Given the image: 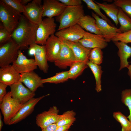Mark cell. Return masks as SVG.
I'll use <instances>...</instances> for the list:
<instances>
[{"mask_svg": "<svg viewBox=\"0 0 131 131\" xmlns=\"http://www.w3.org/2000/svg\"><path fill=\"white\" fill-rule=\"evenodd\" d=\"M39 25L31 22L22 15L17 26L11 34L12 39L19 46L20 50L28 49L36 44Z\"/></svg>", "mask_w": 131, "mask_h": 131, "instance_id": "1", "label": "cell"}, {"mask_svg": "<svg viewBox=\"0 0 131 131\" xmlns=\"http://www.w3.org/2000/svg\"><path fill=\"white\" fill-rule=\"evenodd\" d=\"M85 15L82 5L75 7L66 6L60 15L56 17L59 23L57 31L77 24Z\"/></svg>", "mask_w": 131, "mask_h": 131, "instance_id": "2", "label": "cell"}, {"mask_svg": "<svg viewBox=\"0 0 131 131\" xmlns=\"http://www.w3.org/2000/svg\"><path fill=\"white\" fill-rule=\"evenodd\" d=\"M22 14L0 1V20L4 26L12 33L17 26Z\"/></svg>", "mask_w": 131, "mask_h": 131, "instance_id": "3", "label": "cell"}, {"mask_svg": "<svg viewBox=\"0 0 131 131\" xmlns=\"http://www.w3.org/2000/svg\"><path fill=\"white\" fill-rule=\"evenodd\" d=\"M24 104L13 98L10 91L7 93L0 104V108L5 124L8 125L11 120Z\"/></svg>", "mask_w": 131, "mask_h": 131, "instance_id": "4", "label": "cell"}, {"mask_svg": "<svg viewBox=\"0 0 131 131\" xmlns=\"http://www.w3.org/2000/svg\"><path fill=\"white\" fill-rule=\"evenodd\" d=\"M19 46L12 39L3 44L0 45V67L9 65L17 59Z\"/></svg>", "mask_w": 131, "mask_h": 131, "instance_id": "5", "label": "cell"}, {"mask_svg": "<svg viewBox=\"0 0 131 131\" xmlns=\"http://www.w3.org/2000/svg\"><path fill=\"white\" fill-rule=\"evenodd\" d=\"M56 27L53 18L47 17L43 19L39 25L37 30L36 44L45 45L48 39L55 32Z\"/></svg>", "mask_w": 131, "mask_h": 131, "instance_id": "6", "label": "cell"}, {"mask_svg": "<svg viewBox=\"0 0 131 131\" xmlns=\"http://www.w3.org/2000/svg\"><path fill=\"white\" fill-rule=\"evenodd\" d=\"M23 15L31 22L39 24L42 21L43 5L41 0H33L24 6Z\"/></svg>", "mask_w": 131, "mask_h": 131, "instance_id": "7", "label": "cell"}, {"mask_svg": "<svg viewBox=\"0 0 131 131\" xmlns=\"http://www.w3.org/2000/svg\"><path fill=\"white\" fill-rule=\"evenodd\" d=\"M61 41V47L59 54L54 62L55 65L60 69H65L70 67L75 62L78 61L71 49Z\"/></svg>", "mask_w": 131, "mask_h": 131, "instance_id": "8", "label": "cell"}, {"mask_svg": "<svg viewBox=\"0 0 131 131\" xmlns=\"http://www.w3.org/2000/svg\"><path fill=\"white\" fill-rule=\"evenodd\" d=\"M86 32L77 24L57 31L55 35L61 40L77 42L83 37Z\"/></svg>", "mask_w": 131, "mask_h": 131, "instance_id": "9", "label": "cell"}, {"mask_svg": "<svg viewBox=\"0 0 131 131\" xmlns=\"http://www.w3.org/2000/svg\"><path fill=\"white\" fill-rule=\"evenodd\" d=\"M91 15L96 20V24L101 35L107 42H110L116 36L122 33L119 28L110 25L94 12H92Z\"/></svg>", "mask_w": 131, "mask_h": 131, "instance_id": "10", "label": "cell"}, {"mask_svg": "<svg viewBox=\"0 0 131 131\" xmlns=\"http://www.w3.org/2000/svg\"><path fill=\"white\" fill-rule=\"evenodd\" d=\"M12 97L21 104H24L35 95V92L25 87L22 83L19 82L10 86Z\"/></svg>", "mask_w": 131, "mask_h": 131, "instance_id": "11", "label": "cell"}, {"mask_svg": "<svg viewBox=\"0 0 131 131\" xmlns=\"http://www.w3.org/2000/svg\"><path fill=\"white\" fill-rule=\"evenodd\" d=\"M49 95L48 94L38 98H33L24 104L23 106L11 120L8 125L16 124L24 119L32 113L35 106L41 100Z\"/></svg>", "mask_w": 131, "mask_h": 131, "instance_id": "12", "label": "cell"}, {"mask_svg": "<svg viewBox=\"0 0 131 131\" xmlns=\"http://www.w3.org/2000/svg\"><path fill=\"white\" fill-rule=\"evenodd\" d=\"M59 110L56 106L51 107L47 111L38 114L36 117V123L41 129L56 123L59 117Z\"/></svg>", "mask_w": 131, "mask_h": 131, "instance_id": "13", "label": "cell"}, {"mask_svg": "<svg viewBox=\"0 0 131 131\" xmlns=\"http://www.w3.org/2000/svg\"><path fill=\"white\" fill-rule=\"evenodd\" d=\"M12 65L20 74L34 71L37 67L34 59H28L20 49L19 51L17 58Z\"/></svg>", "mask_w": 131, "mask_h": 131, "instance_id": "14", "label": "cell"}, {"mask_svg": "<svg viewBox=\"0 0 131 131\" xmlns=\"http://www.w3.org/2000/svg\"><path fill=\"white\" fill-rule=\"evenodd\" d=\"M84 47L90 49H102L108 45L107 42L102 35L86 32L83 37L79 41Z\"/></svg>", "mask_w": 131, "mask_h": 131, "instance_id": "15", "label": "cell"}, {"mask_svg": "<svg viewBox=\"0 0 131 131\" xmlns=\"http://www.w3.org/2000/svg\"><path fill=\"white\" fill-rule=\"evenodd\" d=\"M43 2L42 17L53 18L58 16L66 7L58 0H44Z\"/></svg>", "mask_w": 131, "mask_h": 131, "instance_id": "16", "label": "cell"}, {"mask_svg": "<svg viewBox=\"0 0 131 131\" xmlns=\"http://www.w3.org/2000/svg\"><path fill=\"white\" fill-rule=\"evenodd\" d=\"M48 61L54 62L60 52L61 47V41L54 34L50 36L45 45Z\"/></svg>", "mask_w": 131, "mask_h": 131, "instance_id": "17", "label": "cell"}, {"mask_svg": "<svg viewBox=\"0 0 131 131\" xmlns=\"http://www.w3.org/2000/svg\"><path fill=\"white\" fill-rule=\"evenodd\" d=\"M21 74L10 65L0 68V82L10 86L20 82Z\"/></svg>", "mask_w": 131, "mask_h": 131, "instance_id": "18", "label": "cell"}, {"mask_svg": "<svg viewBox=\"0 0 131 131\" xmlns=\"http://www.w3.org/2000/svg\"><path fill=\"white\" fill-rule=\"evenodd\" d=\"M20 74V81L32 91L35 92L39 87H43L42 79L34 71Z\"/></svg>", "mask_w": 131, "mask_h": 131, "instance_id": "19", "label": "cell"}, {"mask_svg": "<svg viewBox=\"0 0 131 131\" xmlns=\"http://www.w3.org/2000/svg\"><path fill=\"white\" fill-rule=\"evenodd\" d=\"M64 41L72 50L77 61L87 62L89 60V58L91 49L84 47L79 41Z\"/></svg>", "mask_w": 131, "mask_h": 131, "instance_id": "20", "label": "cell"}, {"mask_svg": "<svg viewBox=\"0 0 131 131\" xmlns=\"http://www.w3.org/2000/svg\"><path fill=\"white\" fill-rule=\"evenodd\" d=\"M113 42L118 49L117 54L120 59V66L119 71L125 67L127 68L130 65L128 59L131 57V47L122 41Z\"/></svg>", "mask_w": 131, "mask_h": 131, "instance_id": "21", "label": "cell"}, {"mask_svg": "<svg viewBox=\"0 0 131 131\" xmlns=\"http://www.w3.org/2000/svg\"><path fill=\"white\" fill-rule=\"evenodd\" d=\"M35 52L34 60L39 69L44 73L48 72L49 66L46 52L45 46L37 44L34 45Z\"/></svg>", "mask_w": 131, "mask_h": 131, "instance_id": "22", "label": "cell"}, {"mask_svg": "<svg viewBox=\"0 0 131 131\" xmlns=\"http://www.w3.org/2000/svg\"><path fill=\"white\" fill-rule=\"evenodd\" d=\"M82 28L95 34L101 35L96 24L95 19L90 15H85L77 24Z\"/></svg>", "mask_w": 131, "mask_h": 131, "instance_id": "23", "label": "cell"}, {"mask_svg": "<svg viewBox=\"0 0 131 131\" xmlns=\"http://www.w3.org/2000/svg\"><path fill=\"white\" fill-rule=\"evenodd\" d=\"M103 10L107 15L111 18L117 26L119 22L118 15L119 11V8L114 3L108 4L106 2L100 3L94 1Z\"/></svg>", "mask_w": 131, "mask_h": 131, "instance_id": "24", "label": "cell"}, {"mask_svg": "<svg viewBox=\"0 0 131 131\" xmlns=\"http://www.w3.org/2000/svg\"><path fill=\"white\" fill-rule=\"evenodd\" d=\"M88 67L86 62L79 61L75 62L70 67V70L68 71L69 79H75Z\"/></svg>", "mask_w": 131, "mask_h": 131, "instance_id": "25", "label": "cell"}, {"mask_svg": "<svg viewBox=\"0 0 131 131\" xmlns=\"http://www.w3.org/2000/svg\"><path fill=\"white\" fill-rule=\"evenodd\" d=\"M86 64L91 70L96 81L95 90L97 92L101 91V76L103 71L101 67L99 65L93 63L89 61L86 62Z\"/></svg>", "mask_w": 131, "mask_h": 131, "instance_id": "26", "label": "cell"}, {"mask_svg": "<svg viewBox=\"0 0 131 131\" xmlns=\"http://www.w3.org/2000/svg\"><path fill=\"white\" fill-rule=\"evenodd\" d=\"M118 20L120 25L119 28L122 33L131 30V18L119 8Z\"/></svg>", "mask_w": 131, "mask_h": 131, "instance_id": "27", "label": "cell"}, {"mask_svg": "<svg viewBox=\"0 0 131 131\" xmlns=\"http://www.w3.org/2000/svg\"><path fill=\"white\" fill-rule=\"evenodd\" d=\"M75 113L73 110H68L59 115L58 119L56 123L57 127L73 124L75 121Z\"/></svg>", "mask_w": 131, "mask_h": 131, "instance_id": "28", "label": "cell"}, {"mask_svg": "<svg viewBox=\"0 0 131 131\" xmlns=\"http://www.w3.org/2000/svg\"><path fill=\"white\" fill-rule=\"evenodd\" d=\"M68 71L57 73L54 76L44 79H42V83H49L57 84L63 83L69 79Z\"/></svg>", "mask_w": 131, "mask_h": 131, "instance_id": "29", "label": "cell"}, {"mask_svg": "<svg viewBox=\"0 0 131 131\" xmlns=\"http://www.w3.org/2000/svg\"><path fill=\"white\" fill-rule=\"evenodd\" d=\"M114 118L121 124L122 131H131V122L121 112H114L113 113Z\"/></svg>", "mask_w": 131, "mask_h": 131, "instance_id": "30", "label": "cell"}, {"mask_svg": "<svg viewBox=\"0 0 131 131\" xmlns=\"http://www.w3.org/2000/svg\"><path fill=\"white\" fill-rule=\"evenodd\" d=\"M86 4L87 7L89 9L93 10L98 16H101V18L106 21L110 25L115 26L109 19L103 14L101 11L100 8L99 6L93 0H82Z\"/></svg>", "mask_w": 131, "mask_h": 131, "instance_id": "31", "label": "cell"}, {"mask_svg": "<svg viewBox=\"0 0 131 131\" xmlns=\"http://www.w3.org/2000/svg\"><path fill=\"white\" fill-rule=\"evenodd\" d=\"M101 49L98 48L93 49L91 50L89 60L93 63L99 65L103 60V52Z\"/></svg>", "mask_w": 131, "mask_h": 131, "instance_id": "32", "label": "cell"}, {"mask_svg": "<svg viewBox=\"0 0 131 131\" xmlns=\"http://www.w3.org/2000/svg\"><path fill=\"white\" fill-rule=\"evenodd\" d=\"M121 94L122 102L128 107L129 111V114L127 117L131 122V89L122 90Z\"/></svg>", "mask_w": 131, "mask_h": 131, "instance_id": "33", "label": "cell"}, {"mask_svg": "<svg viewBox=\"0 0 131 131\" xmlns=\"http://www.w3.org/2000/svg\"><path fill=\"white\" fill-rule=\"evenodd\" d=\"M113 3L131 18V0H115Z\"/></svg>", "mask_w": 131, "mask_h": 131, "instance_id": "34", "label": "cell"}, {"mask_svg": "<svg viewBox=\"0 0 131 131\" xmlns=\"http://www.w3.org/2000/svg\"><path fill=\"white\" fill-rule=\"evenodd\" d=\"M3 2L18 12L23 13L24 6L20 2V0H1Z\"/></svg>", "mask_w": 131, "mask_h": 131, "instance_id": "35", "label": "cell"}, {"mask_svg": "<svg viewBox=\"0 0 131 131\" xmlns=\"http://www.w3.org/2000/svg\"><path fill=\"white\" fill-rule=\"evenodd\" d=\"M11 34L2 23H0V45L4 44L12 39Z\"/></svg>", "mask_w": 131, "mask_h": 131, "instance_id": "36", "label": "cell"}, {"mask_svg": "<svg viewBox=\"0 0 131 131\" xmlns=\"http://www.w3.org/2000/svg\"><path fill=\"white\" fill-rule=\"evenodd\" d=\"M111 41H121L126 43H131V30L117 35Z\"/></svg>", "mask_w": 131, "mask_h": 131, "instance_id": "37", "label": "cell"}, {"mask_svg": "<svg viewBox=\"0 0 131 131\" xmlns=\"http://www.w3.org/2000/svg\"><path fill=\"white\" fill-rule=\"evenodd\" d=\"M66 6L75 7L82 5L81 0H58Z\"/></svg>", "mask_w": 131, "mask_h": 131, "instance_id": "38", "label": "cell"}, {"mask_svg": "<svg viewBox=\"0 0 131 131\" xmlns=\"http://www.w3.org/2000/svg\"><path fill=\"white\" fill-rule=\"evenodd\" d=\"M8 86L0 82V103L7 93L6 88Z\"/></svg>", "mask_w": 131, "mask_h": 131, "instance_id": "39", "label": "cell"}, {"mask_svg": "<svg viewBox=\"0 0 131 131\" xmlns=\"http://www.w3.org/2000/svg\"><path fill=\"white\" fill-rule=\"evenodd\" d=\"M57 127L56 124L54 123L41 129V131H55Z\"/></svg>", "mask_w": 131, "mask_h": 131, "instance_id": "40", "label": "cell"}, {"mask_svg": "<svg viewBox=\"0 0 131 131\" xmlns=\"http://www.w3.org/2000/svg\"><path fill=\"white\" fill-rule=\"evenodd\" d=\"M72 125L69 124L57 127L55 131H70L68 130Z\"/></svg>", "mask_w": 131, "mask_h": 131, "instance_id": "41", "label": "cell"}, {"mask_svg": "<svg viewBox=\"0 0 131 131\" xmlns=\"http://www.w3.org/2000/svg\"><path fill=\"white\" fill-rule=\"evenodd\" d=\"M34 45L32 47H29L28 49V53L30 56L34 55L35 52Z\"/></svg>", "mask_w": 131, "mask_h": 131, "instance_id": "42", "label": "cell"}, {"mask_svg": "<svg viewBox=\"0 0 131 131\" xmlns=\"http://www.w3.org/2000/svg\"><path fill=\"white\" fill-rule=\"evenodd\" d=\"M32 1L31 0H20V2L22 5L25 6Z\"/></svg>", "mask_w": 131, "mask_h": 131, "instance_id": "43", "label": "cell"}, {"mask_svg": "<svg viewBox=\"0 0 131 131\" xmlns=\"http://www.w3.org/2000/svg\"><path fill=\"white\" fill-rule=\"evenodd\" d=\"M130 63V64L129 66L127 68L128 70L127 73L131 80V61Z\"/></svg>", "mask_w": 131, "mask_h": 131, "instance_id": "44", "label": "cell"}, {"mask_svg": "<svg viewBox=\"0 0 131 131\" xmlns=\"http://www.w3.org/2000/svg\"><path fill=\"white\" fill-rule=\"evenodd\" d=\"M3 125V123L2 119V116L1 113H0V131H1Z\"/></svg>", "mask_w": 131, "mask_h": 131, "instance_id": "45", "label": "cell"}, {"mask_svg": "<svg viewBox=\"0 0 131 131\" xmlns=\"http://www.w3.org/2000/svg\"><path fill=\"white\" fill-rule=\"evenodd\" d=\"M13 131V130H12V131Z\"/></svg>", "mask_w": 131, "mask_h": 131, "instance_id": "46", "label": "cell"}]
</instances>
